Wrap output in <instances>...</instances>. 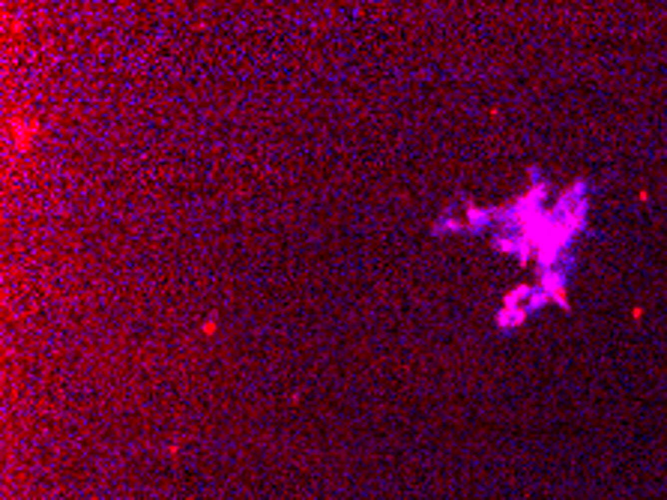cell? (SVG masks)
Instances as JSON below:
<instances>
[{
	"label": "cell",
	"mask_w": 667,
	"mask_h": 500,
	"mask_svg": "<svg viewBox=\"0 0 667 500\" xmlns=\"http://www.w3.org/2000/svg\"><path fill=\"white\" fill-rule=\"evenodd\" d=\"M36 129H39L36 120H21V123H15V147H18V150H27V147H30V138L36 135Z\"/></svg>",
	"instance_id": "cell-1"
},
{
	"label": "cell",
	"mask_w": 667,
	"mask_h": 500,
	"mask_svg": "<svg viewBox=\"0 0 667 500\" xmlns=\"http://www.w3.org/2000/svg\"><path fill=\"white\" fill-rule=\"evenodd\" d=\"M216 330H219V321H216V318H207V321H204V336H213Z\"/></svg>",
	"instance_id": "cell-2"
}]
</instances>
